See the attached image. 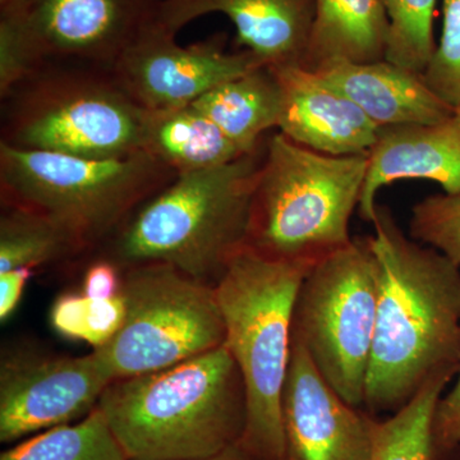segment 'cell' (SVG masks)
I'll return each mask as SVG.
<instances>
[{
    "instance_id": "obj_1",
    "label": "cell",
    "mask_w": 460,
    "mask_h": 460,
    "mask_svg": "<svg viewBox=\"0 0 460 460\" xmlns=\"http://www.w3.org/2000/svg\"><path fill=\"white\" fill-rule=\"evenodd\" d=\"M371 224L378 299L363 407L395 413L435 375L458 374L460 268L405 235L386 206Z\"/></svg>"
},
{
    "instance_id": "obj_2",
    "label": "cell",
    "mask_w": 460,
    "mask_h": 460,
    "mask_svg": "<svg viewBox=\"0 0 460 460\" xmlns=\"http://www.w3.org/2000/svg\"><path fill=\"white\" fill-rule=\"evenodd\" d=\"M99 410L129 460L208 458L241 443L243 378L226 345L109 384Z\"/></svg>"
},
{
    "instance_id": "obj_3",
    "label": "cell",
    "mask_w": 460,
    "mask_h": 460,
    "mask_svg": "<svg viewBox=\"0 0 460 460\" xmlns=\"http://www.w3.org/2000/svg\"><path fill=\"white\" fill-rule=\"evenodd\" d=\"M265 144L228 164L178 174L109 238L107 256L123 269L164 263L217 286L246 248Z\"/></svg>"
},
{
    "instance_id": "obj_4",
    "label": "cell",
    "mask_w": 460,
    "mask_h": 460,
    "mask_svg": "<svg viewBox=\"0 0 460 460\" xmlns=\"http://www.w3.org/2000/svg\"><path fill=\"white\" fill-rule=\"evenodd\" d=\"M314 265L243 248L215 286L226 349L243 378L247 423L241 444L259 460H283L281 394L292 352L299 287Z\"/></svg>"
},
{
    "instance_id": "obj_5",
    "label": "cell",
    "mask_w": 460,
    "mask_h": 460,
    "mask_svg": "<svg viewBox=\"0 0 460 460\" xmlns=\"http://www.w3.org/2000/svg\"><path fill=\"white\" fill-rule=\"evenodd\" d=\"M368 153L332 156L277 132L266 140L246 247L275 260L316 263L347 247Z\"/></svg>"
},
{
    "instance_id": "obj_6",
    "label": "cell",
    "mask_w": 460,
    "mask_h": 460,
    "mask_svg": "<svg viewBox=\"0 0 460 460\" xmlns=\"http://www.w3.org/2000/svg\"><path fill=\"white\" fill-rule=\"evenodd\" d=\"M175 177L144 151L87 159L0 144L2 205L49 217L86 251L107 242L136 208Z\"/></svg>"
},
{
    "instance_id": "obj_7",
    "label": "cell",
    "mask_w": 460,
    "mask_h": 460,
    "mask_svg": "<svg viewBox=\"0 0 460 460\" xmlns=\"http://www.w3.org/2000/svg\"><path fill=\"white\" fill-rule=\"evenodd\" d=\"M0 100L5 146L87 159L142 151L144 109L111 69L41 66Z\"/></svg>"
},
{
    "instance_id": "obj_8",
    "label": "cell",
    "mask_w": 460,
    "mask_h": 460,
    "mask_svg": "<svg viewBox=\"0 0 460 460\" xmlns=\"http://www.w3.org/2000/svg\"><path fill=\"white\" fill-rule=\"evenodd\" d=\"M376 265L367 238L314 263L293 313V338L348 404L361 408L377 316Z\"/></svg>"
},
{
    "instance_id": "obj_9",
    "label": "cell",
    "mask_w": 460,
    "mask_h": 460,
    "mask_svg": "<svg viewBox=\"0 0 460 460\" xmlns=\"http://www.w3.org/2000/svg\"><path fill=\"white\" fill-rule=\"evenodd\" d=\"M127 319L93 350L109 380L150 374L219 348L226 325L215 287L164 263L124 269Z\"/></svg>"
},
{
    "instance_id": "obj_10",
    "label": "cell",
    "mask_w": 460,
    "mask_h": 460,
    "mask_svg": "<svg viewBox=\"0 0 460 460\" xmlns=\"http://www.w3.org/2000/svg\"><path fill=\"white\" fill-rule=\"evenodd\" d=\"M162 0H9L0 5V41L31 71L45 65L111 69L148 26Z\"/></svg>"
},
{
    "instance_id": "obj_11",
    "label": "cell",
    "mask_w": 460,
    "mask_h": 460,
    "mask_svg": "<svg viewBox=\"0 0 460 460\" xmlns=\"http://www.w3.org/2000/svg\"><path fill=\"white\" fill-rule=\"evenodd\" d=\"M111 383L93 352L72 357L9 348L0 361V441L17 443L83 420Z\"/></svg>"
},
{
    "instance_id": "obj_12",
    "label": "cell",
    "mask_w": 460,
    "mask_h": 460,
    "mask_svg": "<svg viewBox=\"0 0 460 460\" xmlns=\"http://www.w3.org/2000/svg\"><path fill=\"white\" fill-rule=\"evenodd\" d=\"M175 36L153 23L115 63V78L142 109L187 107L226 81L265 66L251 51L226 50V33L186 47Z\"/></svg>"
},
{
    "instance_id": "obj_13",
    "label": "cell",
    "mask_w": 460,
    "mask_h": 460,
    "mask_svg": "<svg viewBox=\"0 0 460 460\" xmlns=\"http://www.w3.org/2000/svg\"><path fill=\"white\" fill-rule=\"evenodd\" d=\"M283 460H372L378 420L348 404L292 339L281 394Z\"/></svg>"
},
{
    "instance_id": "obj_14",
    "label": "cell",
    "mask_w": 460,
    "mask_h": 460,
    "mask_svg": "<svg viewBox=\"0 0 460 460\" xmlns=\"http://www.w3.org/2000/svg\"><path fill=\"white\" fill-rule=\"evenodd\" d=\"M220 13L235 27V44L271 68L302 66L316 14V0H162L156 23L174 33Z\"/></svg>"
},
{
    "instance_id": "obj_15",
    "label": "cell",
    "mask_w": 460,
    "mask_h": 460,
    "mask_svg": "<svg viewBox=\"0 0 460 460\" xmlns=\"http://www.w3.org/2000/svg\"><path fill=\"white\" fill-rule=\"evenodd\" d=\"M272 69L283 93L278 129L286 137L325 155H361L371 150L378 128L352 100L302 66Z\"/></svg>"
},
{
    "instance_id": "obj_16",
    "label": "cell",
    "mask_w": 460,
    "mask_h": 460,
    "mask_svg": "<svg viewBox=\"0 0 460 460\" xmlns=\"http://www.w3.org/2000/svg\"><path fill=\"white\" fill-rule=\"evenodd\" d=\"M429 180L447 195L460 193V111L429 124H402L378 129L368 151L359 213L371 223L376 196L383 187L399 180Z\"/></svg>"
},
{
    "instance_id": "obj_17",
    "label": "cell",
    "mask_w": 460,
    "mask_h": 460,
    "mask_svg": "<svg viewBox=\"0 0 460 460\" xmlns=\"http://www.w3.org/2000/svg\"><path fill=\"white\" fill-rule=\"evenodd\" d=\"M314 74L352 100L378 129L438 123L456 111L429 89L422 74L386 59L335 63Z\"/></svg>"
},
{
    "instance_id": "obj_18",
    "label": "cell",
    "mask_w": 460,
    "mask_h": 460,
    "mask_svg": "<svg viewBox=\"0 0 460 460\" xmlns=\"http://www.w3.org/2000/svg\"><path fill=\"white\" fill-rule=\"evenodd\" d=\"M389 17L381 0H316V14L302 68L385 59Z\"/></svg>"
},
{
    "instance_id": "obj_19",
    "label": "cell",
    "mask_w": 460,
    "mask_h": 460,
    "mask_svg": "<svg viewBox=\"0 0 460 460\" xmlns=\"http://www.w3.org/2000/svg\"><path fill=\"white\" fill-rule=\"evenodd\" d=\"M141 150L177 175L228 164L248 154L192 104L144 109Z\"/></svg>"
},
{
    "instance_id": "obj_20",
    "label": "cell",
    "mask_w": 460,
    "mask_h": 460,
    "mask_svg": "<svg viewBox=\"0 0 460 460\" xmlns=\"http://www.w3.org/2000/svg\"><path fill=\"white\" fill-rule=\"evenodd\" d=\"M192 105L251 153L266 132L279 126L283 93L274 69L262 66L214 87Z\"/></svg>"
},
{
    "instance_id": "obj_21",
    "label": "cell",
    "mask_w": 460,
    "mask_h": 460,
    "mask_svg": "<svg viewBox=\"0 0 460 460\" xmlns=\"http://www.w3.org/2000/svg\"><path fill=\"white\" fill-rule=\"evenodd\" d=\"M59 224L27 208L3 206L0 217V272L63 261L84 252Z\"/></svg>"
},
{
    "instance_id": "obj_22",
    "label": "cell",
    "mask_w": 460,
    "mask_h": 460,
    "mask_svg": "<svg viewBox=\"0 0 460 460\" xmlns=\"http://www.w3.org/2000/svg\"><path fill=\"white\" fill-rule=\"evenodd\" d=\"M454 376L435 375L390 419L378 420L372 460H436V407Z\"/></svg>"
},
{
    "instance_id": "obj_23",
    "label": "cell",
    "mask_w": 460,
    "mask_h": 460,
    "mask_svg": "<svg viewBox=\"0 0 460 460\" xmlns=\"http://www.w3.org/2000/svg\"><path fill=\"white\" fill-rule=\"evenodd\" d=\"M0 460H129L95 410L78 422L58 426L18 441L0 454Z\"/></svg>"
},
{
    "instance_id": "obj_24",
    "label": "cell",
    "mask_w": 460,
    "mask_h": 460,
    "mask_svg": "<svg viewBox=\"0 0 460 460\" xmlns=\"http://www.w3.org/2000/svg\"><path fill=\"white\" fill-rule=\"evenodd\" d=\"M389 17L387 62L423 74L436 49L438 0H381Z\"/></svg>"
},
{
    "instance_id": "obj_25",
    "label": "cell",
    "mask_w": 460,
    "mask_h": 460,
    "mask_svg": "<svg viewBox=\"0 0 460 460\" xmlns=\"http://www.w3.org/2000/svg\"><path fill=\"white\" fill-rule=\"evenodd\" d=\"M410 235L460 268V193L436 195L411 208Z\"/></svg>"
},
{
    "instance_id": "obj_26",
    "label": "cell",
    "mask_w": 460,
    "mask_h": 460,
    "mask_svg": "<svg viewBox=\"0 0 460 460\" xmlns=\"http://www.w3.org/2000/svg\"><path fill=\"white\" fill-rule=\"evenodd\" d=\"M423 81L438 99L460 108V0H443V30Z\"/></svg>"
},
{
    "instance_id": "obj_27",
    "label": "cell",
    "mask_w": 460,
    "mask_h": 460,
    "mask_svg": "<svg viewBox=\"0 0 460 460\" xmlns=\"http://www.w3.org/2000/svg\"><path fill=\"white\" fill-rule=\"evenodd\" d=\"M126 319L127 304L123 293L102 301L89 298L86 343L93 350L104 347L120 332Z\"/></svg>"
},
{
    "instance_id": "obj_28",
    "label": "cell",
    "mask_w": 460,
    "mask_h": 460,
    "mask_svg": "<svg viewBox=\"0 0 460 460\" xmlns=\"http://www.w3.org/2000/svg\"><path fill=\"white\" fill-rule=\"evenodd\" d=\"M436 459L460 447V363L458 380L447 395L441 396L434 419Z\"/></svg>"
},
{
    "instance_id": "obj_29",
    "label": "cell",
    "mask_w": 460,
    "mask_h": 460,
    "mask_svg": "<svg viewBox=\"0 0 460 460\" xmlns=\"http://www.w3.org/2000/svg\"><path fill=\"white\" fill-rule=\"evenodd\" d=\"M87 310L89 298L83 292L63 293L51 305V326L66 339L86 341Z\"/></svg>"
},
{
    "instance_id": "obj_30",
    "label": "cell",
    "mask_w": 460,
    "mask_h": 460,
    "mask_svg": "<svg viewBox=\"0 0 460 460\" xmlns=\"http://www.w3.org/2000/svg\"><path fill=\"white\" fill-rule=\"evenodd\" d=\"M124 269L109 256L90 263L84 275L83 293L87 298L111 299L122 295Z\"/></svg>"
},
{
    "instance_id": "obj_31",
    "label": "cell",
    "mask_w": 460,
    "mask_h": 460,
    "mask_svg": "<svg viewBox=\"0 0 460 460\" xmlns=\"http://www.w3.org/2000/svg\"><path fill=\"white\" fill-rule=\"evenodd\" d=\"M32 269L20 268L0 272V321L4 323L13 314L22 299L29 280L33 277Z\"/></svg>"
},
{
    "instance_id": "obj_32",
    "label": "cell",
    "mask_w": 460,
    "mask_h": 460,
    "mask_svg": "<svg viewBox=\"0 0 460 460\" xmlns=\"http://www.w3.org/2000/svg\"><path fill=\"white\" fill-rule=\"evenodd\" d=\"M183 460H259L253 454L248 452L246 447L241 443L233 445L224 452L217 454V456H208V458L199 459H183Z\"/></svg>"
},
{
    "instance_id": "obj_33",
    "label": "cell",
    "mask_w": 460,
    "mask_h": 460,
    "mask_svg": "<svg viewBox=\"0 0 460 460\" xmlns=\"http://www.w3.org/2000/svg\"><path fill=\"white\" fill-rule=\"evenodd\" d=\"M9 0H0V5H4L5 3H8Z\"/></svg>"
},
{
    "instance_id": "obj_34",
    "label": "cell",
    "mask_w": 460,
    "mask_h": 460,
    "mask_svg": "<svg viewBox=\"0 0 460 460\" xmlns=\"http://www.w3.org/2000/svg\"><path fill=\"white\" fill-rule=\"evenodd\" d=\"M458 109H459V111H460V108H458Z\"/></svg>"
}]
</instances>
